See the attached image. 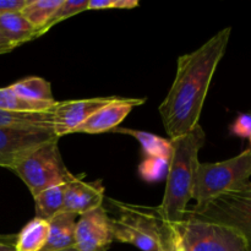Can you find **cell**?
Wrapping results in <instances>:
<instances>
[{
  "mask_svg": "<svg viewBox=\"0 0 251 251\" xmlns=\"http://www.w3.org/2000/svg\"><path fill=\"white\" fill-rule=\"evenodd\" d=\"M0 127L53 129L51 109L47 112H12V110L0 109Z\"/></svg>",
  "mask_w": 251,
  "mask_h": 251,
  "instance_id": "cell-14",
  "label": "cell"
},
{
  "mask_svg": "<svg viewBox=\"0 0 251 251\" xmlns=\"http://www.w3.org/2000/svg\"><path fill=\"white\" fill-rule=\"evenodd\" d=\"M230 134L240 139H249L251 134V113H242L230 125Z\"/></svg>",
  "mask_w": 251,
  "mask_h": 251,
  "instance_id": "cell-24",
  "label": "cell"
},
{
  "mask_svg": "<svg viewBox=\"0 0 251 251\" xmlns=\"http://www.w3.org/2000/svg\"><path fill=\"white\" fill-rule=\"evenodd\" d=\"M60 251H77L75 249V248H73V249H66V250H60Z\"/></svg>",
  "mask_w": 251,
  "mask_h": 251,
  "instance_id": "cell-31",
  "label": "cell"
},
{
  "mask_svg": "<svg viewBox=\"0 0 251 251\" xmlns=\"http://www.w3.org/2000/svg\"><path fill=\"white\" fill-rule=\"evenodd\" d=\"M114 242L112 222L104 206L78 216L75 230L77 251H108Z\"/></svg>",
  "mask_w": 251,
  "mask_h": 251,
  "instance_id": "cell-9",
  "label": "cell"
},
{
  "mask_svg": "<svg viewBox=\"0 0 251 251\" xmlns=\"http://www.w3.org/2000/svg\"><path fill=\"white\" fill-rule=\"evenodd\" d=\"M185 216L234 228L244 237L251 251V185L223 194L200 208L186 211Z\"/></svg>",
  "mask_w": 251,
  "mask_h": 251,
  "instance_id": "cell-6",
  "label": "cell"
},
{
  "mask_svg": "<svg viewBox=\"0 0 251 251\" xmlns=\"http://www.w3.org/2000/svg\"><path fill=\"white\" fill-rule=\"evenodd\" d=\"M66 184L51 186L34 196L36 218L49 222L64 211V195Z\"/></svg>",
  "mask_w": 251,
  "mask_h": 251,
  "instance_id": "cell-18",
  "label": "cell"
},
{
  "mask_svg": "<svg viewBox=\"0 0 251 251\" xmlns=\"http://www.w3.org/2000/svg\"><path fill=\"white\" fill-rule=\"evenodd\" d=\"M113 131L135 137L139 141L145 157L171 161L172 151H173L171 140L163 139V137L151 134V132L140 131V130L129 129V127H117Z\"/></svg>",
  "mask_w": 251,
  "mask_h": 251,
  "instance_id": "cell-16",
  "label": "cell"
},
{
  "mask_svg": "<svg viewBox=\"0 0 251 251\" xmlns=\"http://www.w3.org/2000/svg\"><path fill=\"white\" fill-rule=\"evenodd\" d=\"M118 217H110L114 240L134 245L142 251H169L172 227L159 217L157 208L109 200Z\"/></svg>",
  "mask_w": 251,
  "mask_h": 251,
  "instance_id": "cell-3",
  "label": "cell"
},
{
  "mask_svg": "<svg viewBox=\"0 0 251 251\" xmlns=\"http://www.w3.org/2000/svg\"><path fill=\"white\" fill-rule=\"evenodd\" d=\"M54 104L26 100L14 92L10 86L0 88V109L12 110V112H47L50 110Z\"/></svg>",
  "mask_w": 251,
  "mask_h": 251,
  "instance_id": "cell-21",
  "label": "cell"
},
{
  "mask_svg": "<svg viewBox=\"0 0 251 251\" xmlns=\"http://www.w3.org/2000/svg\"><path fill=\"white\" fill-rule=\"evenodd\" d=\"M114 0H88L87 10H105L113 9Z\"/></svg>",
  "mask_w": 251,
  "mask_h": 251,
  "instance_id": "cell-26",
  "label": "cell"
},
{
  "mask_svg": "<svg viewBox=\"0 0 251 251\" xmlns=\"http://www.w3.org/2000/svg\"><path fill=\"white\" fill-rule=\"evenodd\" d=\"M55 140L59 137L53 129L0 127V167L11 169L29 152Z\"/></svg>",
  "mask_w": 251,
  "mask_h": 251,
  "instance_id": "cell-8",
  "label": "cell"
},
{
  "mask_svg": "<svg viewBox=\"0 0 251 251\" xmlns=\"http://www.w3.org/2000/svg\"><path fill=\"white\" fill-rule=\"evenodd\" d=\"M10 88L21 97L33 102L49 103V104L56 103L51 92L50 82L39 76H28L22 78L10 86Z\"/></svg>",
  "mask_w": 251,
  "mask_h": 251,
  "instance_id": "cell-19",
  "label": "cell"
},
{
  "mask_svg": "<svg viewBox=\"0 0 251 251\" xmlns=\"http://www.w3.org/2000/svg\"><path fill=\"white\" fill-rule=\"evenodd\" d=\"M169 251H188L186 248L184 247L183 242H181L180 237L178 235L176 230L174 229V227H172V244Z\"/></svg>",
  "mask_w": 251,
  "mask_h": 251,
  "instance_id": "cell-28",
  "label": "cell"
},
{
  "mask_svg": "<svg viewBox=\"0 0 251 251\" xmlns=\"http://www.w3.org/2000/svg\"><path fill=\"white\" fill-rule=\"evenodd\" d=\"M49 235V222L34 217L16 235L15 251H42Z\"/></svg>",
  "mask_w": 251,
  "mask_h": 251,
  "instance_id": "cell-17",
  "label": "cell"
},
{
  "mask_svg": "<svg viewBox=\"0 0 251 251\" xmlns=\"http://www.w3.org/2000/svg\"><path fill=\"white\" fill-rule=\"evenodd\" d=\"M232 28L221 29L200 48L179 56L171 90L159 105V114L171 140L199 125L203 103L218 64L229 42Z\"/></svg>",
  "mask_w": 251,
  "mask_h": 251,
  "instance_id": "cell-1",
  "label": "cell"
},
{
  "mask_svg": "<svg viewBox=\"0 0 251 251\" xmlns=\"http://www.w3.org/2000/svg\"><path fill=\"white\" fill-rule=\"evenodd\" d=\"M104 186L102 181L87 183L81 176H75L66 184L64 195V211L81 216L86 212L103 206Z\"/></svg>",
  "mask_w": 251,
  "mask_h": 251,
  "instance_id": "cell-12",
  "label": "cell"
},
{
  "mask_svg": "<svg viewBox=\"0 0 251 251\" xmlns=\"http://www.w3.org/2000/svg\"><path fill=\"white\" fill-rule=\"evenodd\" d=\"M58 141L55 140L37 147L11 168L26 184L33 198L51 186L70 183L76 176L66 168Z\"/></svg>",
  "mask_w": 251,
  "mask_h": 251,
  "instance_id": "cell-5",
  "label": "cell"
},
{
  "mask_svg": "<svg viewBox=\"0 0 251 251\" xmlns=\"http://www.w3.org/2000/svg\"><path fill=\"white\" fill-rule=\"evenodd\" d=\"M29 0H0V15L21 12Z\"/></svg>",
  "mask_w": 251,
  "mask_h": 251,
  "instance_id": "cell-25",
  "label": "cell"
},
{
  "mask_svg": "<svg viewBox=\"0 0 251 251\" xmlns=\"http://www.w3.org/2000/svg\"><path fill=\"white\" fill-rule=\"evenodd\" d=\"M173 227L188 251H249L244 237L228 226L185 216Z\"/></svg>",
  "mask_w": 251,
  "mask_h": 251,
  "instance_id": "cell-7",
  "label": "cell"
},
{
  "mask_svg": "<svg viewBox=\"0 0 251 251\" xmlns=\"http://www.w3.org/2000/svg\"><path fill=\"white\" fill-rule=\"evenodd\" d=\"M249 140H250V144H251V134H250V136H249Z\"/></svg>",
  "mask_w": 251,
  "mask_h": 251,
  "instance_id": "cell-32",
  "label": "cell"
},
{
  "mask_svg": "<svg viewBox=\"0 0 251 251\" xmlns=\"http://www.w3.org/2000/svg\"><path fill=\"white\" fill-rule=\"evenodd\" d=\"M0 33L15 46V48L38 38L37 29L27 21L21 12L0 15Z\"/></svg>",
  "mask_w": 251,
  "mask_h": 251,
  "instance_id": "cell-15",
  "label": "cell"
},
{
  "mask_svg": "<svg viewBox=\"0 0 251 251\" xmlns=\"http://www.w3.org/2000/svg\"><path fill=\"white\" fill-rule=\"evenodd\" d=\"M251 147L238 156L216 163H199L193 189L195 207L226 193L242 190L251 185Z\"/></svg>",
  "mask_w": 251,
  "mask_h": 251,
  "instance_id": "cell-4",
  "label": "cell"
},
{
  "mask_svg": "<svg viewBox=\"0 0 251 251\" xmlns=\"http://www.w3.org/2000/svg\"><path fill=\"white\" fill-rule=\"evenodd\" d=\"M15 49V46H12L1 33H0V54L10 53Z\"/></svg>",
  "mask_w": 251,
  "mask_h": 251,
  "instance_id": "cell-30",
  "label": "cell"
},
{
  "mask_svg": "<svg viewBox=\"0 0 251 251\" xmlns=\"http://www.w3.org/2000/svg\"><path fill=\"white\" fill-rule=\"evenodd\" d=\"M169 169V161L162 158L145 157L139 166V174L145 181L153 183L167 178Z\"/></svg>",
  "mask_w": 251,
  "mask_h": 251,
  "instance_id": "cell-23",
  "label": "cell"
},
{
  "mask_svg": "<svg viewBox=\"0 0 251 251\" xmlns=\"http://www.w3.org/2000/svg\"><path fill=\"white\" fill-rule=\"evenodd\" d=\"M16 235H0V251H15Z\"/></svg>",
  "mask_w": 251,
  "mask_h": 251,
  "instance_id": "cell-27",
  "label": "cell"
},
{
  "mask_svg": "<svg viewBox=\"0 0 251 251\" xmlns=\"http://www.w3.org/2000/svg\"><path fill=\"white\" fill-rule=\"evenodd\" d=\"M139 6L137 0H114V6L113 9H134Z\"/></svg>",
  "mask_w": 251,
  "mask_h": 251,
  "instance_id": "cell-29",
  "label": "cell"
},
{
  "mask_svg": "<svg viewBox=\"0 0 251 251\" xmlns=\"http://www.w3.org/2000/svg\"><path fill=\"white\" fill-rule=\"evenodd\" d=\"M61 2L63 0H29L21 14L37 29V34L39 37L41 29L53 17Z\"/></svg>",
  "mask_w": 251,
  "mask_h": 251,
  "instance_id": "cell-20",
  "label": "cell"
},
{
  "mask_svg": "<svg viewBox=\"0 0 251 251\" xmlns=\"http://www.w3.org/2000/svg\"><path fill=\"white\" fill-rule=\"evenodd\" d=\"M77 215L71 212L58 213L49 221V235L42 251H60L75 248V230Z\"/></svg>",
  "mask_w": 251,
  "mask_h": 251,
  "instance_id": "cell-13",
  "label": "cell"
},
{
  "mask_svg": "<svg viewBox=\"0 0 251 251\" xmlns=\"http://www.w3.org/2000/svg\"><path fill=\"white\" fill-rule=\"evenodd\" d=\"M88 6V0H63L60 6L58 7V10L55 11V14L53 15L50 20H49L48 24L41 29L39 32V37L43 36L44 33L49 31L53 26H55L59 22L64 21L66 19H70V17L75 16V15L80 14V12L86 11Z\"/></svg>",
  "mask_w": 251,
  "mask_h": 251,
  "instance_id": "cell-22",
  "label": "cell"
},
{
  "mask_svg": "<svg viewBox=\"0 0 251 251\" xmlns=\"http://www.w3.org/2000/svg\"><path fill=\"white\" fill-rule=\"evenodd\" d=\"M145 102L146 98L115 97L112 102L100 108L86 122H83L75 130V132L102 134V132L113 131L119 126L120 123L130 114L135 107L142 105Z\"/></svg>",
  "mask_w": 251,
  "mask_h": 251,
  "instance_id": "cell-11",
  "label": "cell"
},
{
  "mask_svg": "<svg viewBox=\"0 0 251 251\" xmlns=\"http://www.w3.org/2000/svg\"><path fill=\"white\" fill-rule=\"evenodd\" d=\"M206 135L200 124L190 132L171 140L172 157L167 174L163 200L157 207L159 217L169 227L183 222L188 203L193 198L194 181L199 166V152L205 144Z\"/></svg>",
  "mask_w": 251,
  "mask_h": 251,
  "instance_id": "cell-2",
  "label": "cell"
},
{
  "mask_svg": "<svg viewBox=\"0 0 251 251\" xmlns=\"http://www.w3.org/2000/svg\"><path fill=\"white\" fill-rule=\"evenodd\" d=\"M115 96L56 102L51 108L54 132L59 139L64 135L75 132L83 122L100 108L112 102Z\"/></svg>",
  "mask_w": 251,
  "mask_h": 251,
  "instance_id": "cell-10",
  "label": "cell"
}]
</instances>
